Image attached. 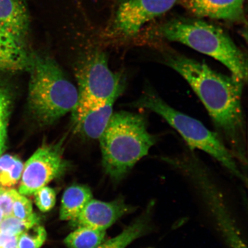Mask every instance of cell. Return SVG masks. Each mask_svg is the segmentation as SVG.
<instances>
[{
    "instance_id": "cell-1",
    "label": "cell",
    "mask_w": 248,
    "mask_h": 248,
    "mask_svg": "<svg viewBox=\"0 0 248 248\" xmlns=\"http://www.w3.org/2000/svg\"><path fill=\"white\" fill-rule=\"evenodd\" d=\"M159 61L187 82L206 108L216 129L242 169L247 168L246 125L242 93L244 83L173 49H160Z\"/></svg>"
},
{
    "instance_id": "cell-2",
    "label": "cell",
    "mask_w": 248,
    "mask_h": 248,
    "mask_svg": "<svg viewBox=\"0 0 248 248\" xmlns=\"http://www.w3.org/2000/svg\"><path fill=\"white\" fill-rule=\"evenodd\" d=\"M99 140L105 172L120 181L147 156L157 138L148 131L146 114L120 111L113 113Z\"/></svg>"
},
{
    "instance_id": "cell-3",
    "label": "cell",
    "mask_w": 248,
    "mask_h": 248,
    "mask_svg": "<svg viewBox=\"0 0 248 248\" xmlns=\"http://www.w3.org/2000/svg\"><path fill=\"white\" fill-rule=\"evenodd\" d=\"M161 160L178 170L193 186L226 248H248L243 232L222 189L212 171L193 151L178 156H162Z\"/></svg>"
},
{
    "instance_id": "cell-4",
    "label": "cell",
    "mask_w": 248,
    "mask_h": 248,
    "mask_svg": "<svg viewBox=\"0 0 248 248\" xmlns=\"http://www.w3.org/2000/svg\"><path fill=\"white\" fill-rule=\"evenodd\" d=\"M29 70V108L39 125H51L74 110L78 91L54 60L31 54Z\"/></svg>"
},
{
    "instance_id": "cell-5",
    "label": "cell",
    "mask_w": 248,
    "mask_h": 248,
    "mask_svg": "<svg viewBox=\"0 0 248 248\" xmlns=\"http://www.w3.org/2000/svg\"><path fill=\"white\" fill-rule=\"evenodd\" d=\"M154 33L215 59L228 68L232 76L247 83V56L219 27L199 20L173 18L158 26Z\"/></svg>"
},
{
    "instance_id": "cell-6",
    "label": "cell",
    "mask_w": 248,
    "mask_h": 248,
    "mask_svg": "<svg viewBox=\"0 0 248 248\" xmlns=\"http://www.w3.org/2000/svg\"><path fill=\"white\" fill-rule=\"evenodd\" d=\"M132 106L153 111L162 117L181 135L190 150H198L208 154L232 175L247 185V174L218 133L210 131L199 120L170 107L151 86L145 87Z\"/></svg>"
},
{
    "instance_id": "cell-7",
    "label": "cell",
    "mask_w": 248,
    "mask_h": 248,
    "mask_svg": "<svg viewBox=\"0 0 248 248\" xmlns=\"http://www.w3.org/2000/svg\"><path fill=\"white\" fill-rule=\"evenodd\" d=\"M79 99L77 105L93 106L116 100L124 89V79L108 67L107 56L96 52L86 57L76 72Z\"/></svg>"
},
{
    "instance_id": "cell-8",
    "label": "cell",
    "mask_w": 248,
    "mask_h": 248,
    "mask_svg": "<svg viewBox=\"0 0 248 248\" xmlns=\"http://www.w3.org/2000/svg\"><path fill=\"white\" fill-rule=\"evenodd\" d=\"M63 152L61 142L38 148L24 164L18 193L30 196L63 175L68 166Z\"/></svg>"
},
{
    "instance_id": "cell-9",
    "label": "cell",
    "mask_w": 248,
    "mask_h": 248,
    "mask_svg": "<svg viewBox=\"0 0 248 248\" xmlns=\"http://www.w3.org/2000/svg\"><path fill=\"white\" fill-rule=\"evenodd\" d=\"M178 0H125L117 9L114 29L119 35L131 38L149 21L166 13Z\"/></svg>"
},
{
    "instance_id": "cell-10",
    "label": "cell",
    "mask_w": 248,
    "mask_h": 248,
    "mask_svg": "<svg viewBox=\"0 0 248 248\" xmlns=\"http://www.w3.org/2000/svg\"><path fill=\"white\" fill-rule=\"evenodd\" d=\"M136 207L119 198L109 202L92 199L75 219L70 221L74 228L88 227L106 231L124 216L134 212Z\"/></svg>"
},
{
    "instance_id": "cell-11",
    "label": "cell",
    "mask_w": 248,
    "mask_h": 248,
    "mask_svg": "<svg viewBox=\"0 0 248 248\" xmlns=\"http://www.w3.org/2000/svg\"><path fill=\"white\" fill-rule=\"evenodd\" d=\"M115 101L93 106L77 105L71 111L76 131L86 138L99 140L112 116Z\"/></svg>"
},
{
    "instance_id": "cell-12",
    "label": "cell",
    "mask_w": 248,
    "mask_h": 248,
    "mask_svg": "<svg viewBox=\"0 0 248 248\" xmlns=\"http://www.w3.org/2000/svg\"><path fill=\"white\" fill-rule=\"evenodd\" d=\"M180 4L198 17L232 21L244 18L245 0H178Z\"/></svg>"
},
{
    "instance_id": "cell-13",
    "label": "cell",
    "mask_w": 248,
    "mask_h": 248,
    "mask_svg": "<svg viewBox=\"0 0 248 248\" xmlns=\"http://www.w3.org/2000/svg\"><path fill=\"white\" fill-rule=\"evenodd\" d=\"M31 57L24 39L0 25V70L29 69Z\"/></svg>"
},
{
    "instance_id": "cell-14",
    "label": "cell",
    "mask_w": 248,
    "mask_h": 248,
    "mask_svg": "<svg viewBox=\"0 0 248 248\" xmlns=\"http://www.w3.org/2000/svg\"><path fill=\"white\" fill-rule=\"evenodd\" d=\"M155 203L154 201L150 202L140 215L121 233L94 248H125L133 241L150 233L153 229Z\"/></svg>"
},
{
    "instance_id": "cell-15",
    "label": "cell",
    "mask_w": 248,
    "mask_h": 248,
    "mask_svg": "<svg viewBox=\"0 0 248 248\" xmlns=\"http://www.w3.org/2000/svg\"><path fill=\"white\" fill-rule=\"evenodd\" d=\"M0 25L24 39L30 26L26 0H0Z\"/></svg>"
},
{
    "instance_id": "cell-16",
    "label": "cell",
    "mask_w": 248,
    "mask_h": 248,
    "mask_svg": "<svg viewBox=\"0 0 248 248\" xmlns=\"http://www.w3.org/2000/svg\"><path fill=\"white\" fill-rule=\"evenodd\" d=\"M92 198V191L86 186L74 185L68 187L62 196L60 219H75Z\"/></svg>"
},
{
    "instance_id": "cell-17",
    "label": "cell",
    "mask_w": 248,
    "mask_h": 248,
    "mask_svg": "<svg viewBox=\"0 0 248 248\" xmlns=\"http://www.w3.org/2000/svg\"><path fill=\"white\" fill-rule=\"evenodd\" d=\"M106 231L88 227L77 228L64 240L68 248H94L105 241Z\"/></svg>"
},
{
    "instance_id": "cell-18",
    "label": "cell",
    "mask_w": 248,
    "mask_h": 248,
    "mask_svg": "<svg viewBox=\"0 0 248 248\" xmlns=\"http://www.w3.org/2000/svg\"><path fill=\"white\" fill-rule=\"evenodd\" d=\"M24 164L16 156L5 155L0 157V186L9 188L17 184L22 175Z\"/></svg>"
},
{
    "instance_id": "cell-19",
    "label": "cell",
    "mask_w": 248,
    "mask_h": 248,
    "mask_svg": "<svg viewBox=\"0 0 248 248\" xmlns=\"http://www.w3.org/2000/svg\"><path fill=\"white\" fill-rule=\"evenodd\" d=\"M11 101L8 90L0 84V155L7 148V126Z\"/></svg>"
},
{
    "instance_id": "cell-20",
    "label": "cell",
    "mask_w": 248,
    "mask_h": 248,
    "mask_svg": "<svg viewBox=\"0 0 248 248\" xmlns=\"http://www.w3.org/2000/svg\"><path fill=\"white\" fill-rule=\"evenodd\" d=\"M40 218L34 216L29 219H20L13 216L5 217L0 224V232L9 235H20L32 226L39 224Z\"/></svg>"
},
{
    "instance_id": "cell-21",
    "label": "cell",
    "mask_w": 248,
    "mask_h": 248,
    "mask_svg": "<svg viewBox=\"0 0 248 248\" xmlns=\"http://www.w3.org/2000/svg\"><path fill=\"white\" fill-rule=\"evenodd\" d=\"M46 239V232L43 226L36 224L18 238V248H40Z\"/></svg>"
},
{
    "instance_id": "cell-22",
    "label": "cell",
    "mask_w": 248,
    "mask_h": 248,
    "mask_svg": "<svg viewBox=\"0 0 248 248\" xmlns=\"http://www.w3.org/2000/svg\"><path fill=\"white\" fill-rule=\"evenodd\" d=\"M37 207L42 212H48L56 203V193L54 189L44 186L38 189L33 194Z\"/></svg>"
},
{
    "instance_id": "cell-23",
    "label": "cell",
    "mask_w": 248,
    "mask_h": 248,
    "mask_svg": "<svg viewBox=\"0 0 248 248\" xmlns=\"http://www.w3.org/2000/svg\"><path fill=\"white\" fill-rule=\"evenodd\" d=\"M36 215L33 213V207L31 201L23 195L17 192L12 207V216L20 219H29Z\"/></svg>"
},
{
    "instance_id": "cell-24",
    "label": "cell",
    "mask_w": 248,
    "mask_h": 248,
    "mask_svg": "<svg viewBox=\"0 0 248 248\" xmlns=\"http://www.w3.org/2000/svg\"><path fill=\"white\" fill-rule=\"evenodd\" d=\"M17 191L14 189L2 187L0 189V209L5 217L12 216V207Z\"/></svg>"
},
{
    "instance_id": "cell-25",
    "label": "cell",
    "mask_w": 248,
    "mask_h": 248,
    "mask_svg": "<svg viewBox=\"0 0 248 248\" xmlns=\"http://www.w3.org/2000/svg\"><path fill=\"white\" fill-rule=\"evenodd\" d=\"M18 236L3 234L0 232V248H18Z\"/></svg>"
},
{
    "instance_id": "cell-26",
    "label": "cell",
    "mask_w": 248,
    "mask_h": 248,
    "mask_svg": "<svg viewBox=\"0 0 248 248\" xmlns=\"http://www.w3.org/2000/svg\"><path fill=\"white\" fill-rule=\"evenodd\" d=\"M5 218V216L4 213H3L2 211L0 209V224L2 222L3 219Z\"/></svg>"
},
{
    "instance_id": "cell-27",
    "label": "cell",
    "mask_w": 248,
    "mask_h": 248,
    "mask_svg": "<svg viewBox=\"0 0 248 248\" xmlns=\"http://www.w3.org/2000/svg\"><path fill=\"white\" fill-rule=\"evenodd\" d=\"M2 187L1 186H0V189H1Z\"/></svg>"
},
{
    "instance_id": "cell-28",
    "label": "cell",
    "mask_w": 248,
    "mask_h": 248,
    "mask_svg": "<svg viewBox=\"0 0 248 248\" xmlns=\"http://www.w3.org/2000/svg\"></svg>"
}]
</instances>
